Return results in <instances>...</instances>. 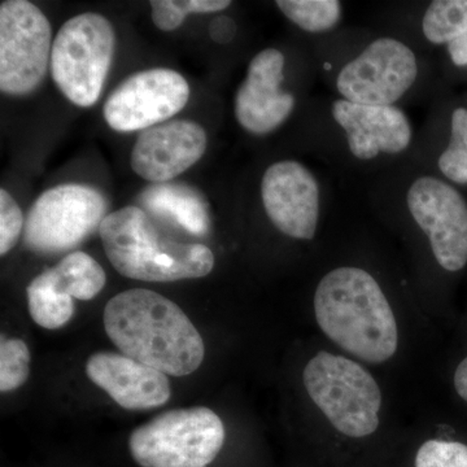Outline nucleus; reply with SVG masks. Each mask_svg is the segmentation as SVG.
Masks as SVG:
<instances>
[{"label": "nucleus", "mask_w": 467, "mask_h": 467, "mask_svg": "<svg viewBox=\"0 0 467 467\" xmlns=\"http://www.w3.org/2000/svg\"><path fill=\"white\" fill-rule=\"evenodd\" d=\"M104 328L122 355L173 377L198 370L204 342L182 309L158 292L133 288L104 309Z\"/></svg>", "instance_id": "f257e3e1"}, {"label": "nucleus", "mask_w": 467, "mask_h": 467, "mask_svg": "<svg viewBox=\"0 0 467 467\" xmlns=\"http://www.w3.org/2000/svg\"><path fill=\"white\" fill-rule=\"evenodd\" d=\"M315 313L326 337L362 361L383 364L398 350L395 315L367 270L355 266L331 270L316 290Z\"/></svg>", "instance_id": "f03ea898"}, {"label": "nucleus", "mask_w": 467, "mask_h": 467, "mask_svg": "<svg viewBox=\"0 0 467 467\" xmlns=\"http://www.w3.org/2000/svg\"><path fill=\"white\" fill-rule=\"evenodd\" d=\"M99 235L110 264L126 278L164 284L202 278L213 270L214 254L207 245L161 235L134 205L104 218Z\"/></svg>", "instance_id": "7ed1b4c3"}, {"label": "nucleus", "mask_w": 467, "mask_h": 467, "mask_svg": "<svg viewBox=\"0 0 467 467\" xmlns=\"http://www.w3.org/2000/svg\"><path fill=\"white\" fill-rule=\"evenodd\" d=\"M303 382L309 398L335 430L355 439L377 431L382 392L358 362L322 350L306 364Z\"/></svg>", "instance_id": "20e7f679"}, {"label": "nucleus", "mask_w": 467, "mask_h": 467, "mask_svg": "<svg viewBox=\"0 0 467 467\" xmlns=\"http://www.w3.org/2000/svg\"><path fill=\"white\" fill-rule=\"evenodd\" d=\"M225 438V426L211 409H175L135 429L129 451L142 467H207Z\"/></svg>", "instance_id": "39448f33"}, {"label": "nucleus", "mask_w": 467, "mask_h": 467, "mask_svg": "<svg viewBox=\"0 0 467 467\" xmlns=\"http://www.w3.org/2000/svg\"><path fill=\"white\" fill-rule=\"evenodd\" d=\"M116 48L112 24L98 14H82L58 30L51 52V73L58 90L82 109L99 99Z\"/></svg>", "instance_id": "423d86ee"}, {"label": "nucleus", "mask_w": 467, "mask_h": 467, "mask_svg": "<svg viewBox=\"0 0 467 467\" xmlns=\"http://www.w3.org/2000/svg\"><path fill=\"white\" fill-rule=\"evenodd\" d=\"M106 198L86 184H58L36 199L27 213L24 242L36 254H52L75 250L107 213Z\"/></svg>", "instance_id": "0eeeda50"}, {"label": "nucleus", "mask_w": 467, "mask_h": 467, "mask_svg": "<svg viewBox=\"0 0 467 467\" xmlns=\"http://www.w3.org/2000/svg\"><path fill=\"white\" fill-rule=\"evenodd\" d=\"M52 29L45 14L26 0L0 5V90L11 97L32 94L51 63Z\"/></svg>", "instance_id": "6e6552de"}, {"label": "nucleus", "mask_w": 467, "mask_h": 467, "mask_svg": "<svg viewBox=\"0 0 467 467\" xmlns=\"http://www.w3.org/2000/svg\"><path fill=\"white\" fill-rule=\"evenodd\" d=\"M414 52L398 39H377L340 70L337 91L344 99L364 106H392L414 85Z\"/></svg>", "instance_id": "1a4fd4ad"}, {"label": "nucleus", "mask_w": 467, "mask_h": 467, "mask_svg": "<svg viewBox=\"0 0 467 467\" xmlns=\"http://www.w3.org/2000/svg\"><path fill=\"white\" fill-rule=\"evenodd\" d=\"M190 86L180 73L164 67L128 77L104 104V119L119 133L147 130L186 107Z\"/></svg>", "instance_id": "9d476101"}, {"label": "nucleus", "mask_w": 467, "mask_h": 467, "mask_svg": "<svg viewBox=\"0 0 467 467\" xmlns=\"http://www.w3.org/2000/svg\"><path fill=\"white\" fill-rule=\"evenodd\" d=\"M411 217L429 238L436 261L448 272L467 264V202L451 184L435 177L418 178L409 187Z\"/></svg>", "instance_id": "9b49d317"}, {"label": "nucleus", "mask_w": 467, "mask_h": 467, "mask_svg": "<svg viewBox=\"0 0 467 467\" xmlns=\"http://www.w3.org/2000/svg\"><path fill=\"white\" fill-rule=\"evenodd\" d=\"M261 199L273 225L290 238L312 241L319 220V186L308 168L294 160L270 165Z\"/></svg>", "instance_id": "f8f14e48"}, {"label": "nucleus", "mask_w": 467, "mask_h": 467, "mask_svg": "<svg viewBox=\"0 0 467 467\" xmlns=\"http://www.w3.org/2000/svg\"><path fill=\"white\" fill-rule=\"evenodd\" d=\"M207 142L201 125L174 119L140 133L131 150L130 165L143 180L167 183L202 158Z\"/></svg>", "instance_id": "ddd939ff"}, {"label": "nucleus", "mask_w": 467, "mask_h": 467, "mask_svg": "<svg viewBox=\"0 0 467 467\" xmlns=\"http://www.w3.org/2000/svg\"><path fill=\"white\" fill-rule=\"evenodd\" d=\"M284 69L285 55L276 48H266L252 58L234 100L236 119L250 133L275 130L294 110V95L281 88Z\"/></svg>", "instance_id": "4468645a"}, {"label": "nucleus", "mask_w": 467, "mask_h": 467, "mask_svg": "<svg viewBox=\"0 0 467 467\" xmlns=\"http://www.w3.org/2000/svg\"><path fill=\"white\" fill-rule=\"evenodd\" d=\"M331 112L346 131L350 152L358 160H373L382 152L396 155L411 142L410 122L398 107L364 106L339 99L334 101Z\"/></svg>", "instance_id": "2eb2a0df"}, {"label": "nucleus", "mask_w": 467, "mask_h": 467, "mask_svg": "<svg viewBox=\"0 0 467 467\" xmlns=\"http://www.w3.org/2000/svg\"><path fill=\"white\" fill-rule=\"evenodd\" d=\"M86 374L128 410L159 408L171 396L167 374L122 353H94L86 362Z\"/></svg>", "instance_id": "dca6fc26"}, {"label": "nucleus", "mask_w": 467, "mask_h": 467, "mask_svg": "<svg viewBox=\"0 0 467 467\" xmlns=\"http://www.w3.org/2000/svg\"><path fill=\"white\" fill-rule=\"evenodd\" d=\"M140 201L156 216L171 220L193 235H205L211 226L207 202L187 184L153 183L144 190Z\"/></svg>", "instance_id": "f3484780"}, {"label": "nucleus", "mask_w": 467, "mask_h": 467, "mask_svg": "<svg viewBox=\"0 0 467 467\" xmlns=\"http://www.w3.org/2000/svg\"><path fill=\"white\" fill-rule=\"evenodd\" d=\"M42 275L57 294L84 301L98 296L107 282L103 267L85 252L67 254L57 266Z\"/></svg>", "instance_id": "a211bd4d"}, {"label": "nucleus", "mask_w": 467, "mask_h": 467, "mask_svg": "<svg viewBox=\"0 0 467 467\" xmlns=\"http://www.w3.org/2000/svg\"><path fill=\"white\" fill-rule=\"evenodd\" d=\"M26 295L33 321L48 330L63 327L75 315L73 297L57 294L43 275L30 282Z\"/></svg>", "instance_id": "6ab92c4d"}, {"label": "nucleus", "mask_w": 467, "mask_h": 467, "mask_svg": "<svg viewBox=\"0 0 467 467\" xmlns=\"http://www.w3.org/2000/svg\"><path fill=\"white\" fill-rule=\"evenodd\" d=\"M427 41L442 45L453 42L467 32V0H435L422 20Z\"/></svg>", "instance_id": "aec40b11"}, {"label": "nucleus", "mask_w": 467, "mask_h": 467, "mask_svg": "<svg viewBox=\"0 0 467 467\" xmlns=\"http://www.w3.org/2000/svg\"><path fill=\"white\" fill-rule=\"evenodd\" d=\"M276 7L295 26L309 33L328 32L342 18V5L337 0H278Z\"/></svg>", "instance_id": "412c9836"}, {"label": "nucleus", "mask_w": 467, "mask_h": 467, "mask_svg": "<svg viewBox=\"0 0 467 467\" xmlns=\"http://www.w3.org/2000/svg\"><path fill=\"white\" fill-rule=\"evenodd\" d=\"M441 173L456 183H467V109L451 115V142L439 158Z\"/></svg>", "instance_id": "4be33fe9"}, {"label": "nucleus", "mask_w": 467, "mask_h": 467, "mask_svg": "<svg viewBox=\"0 0 467 467\" xmlns=\"http://www.w3.org/2000/svg\"><path fill=\"white\" fill-rule=\"evenodd\" d=\"M30 352L21 339H5L0 344V391L9 392L23 386L29 378Z\"/></svg>", "instance_id": "5701e85b"}, {"label": "nucleus", "mask_w": 467, "mask_h": 467, "mask_svg": "<svg viewBox=\"0 0 467 467\" xmlns=\"http://www.w3.org/2000/svg\"><path fill=\"white\" fill-rule=\"evenodd\" d=\"M416 467H467V445L432 439L418 450Z\"/></svg>", "instance_id": "b1692460"}, {"label": "nucleus", "mask_w": 467, "mask_h": 467, "mask_svg": "<svg viewBox=\"0 0 467 467\" xmlns=\"http://www.w3.org/2000/svg\"><path fill=\"white\" fill-rule=\"evenodd\" d=\"M26 227L24 214L16 201L5 189L0 190V254L5 256L16 245Z\"/></svg>", "instance_id": "393cba45"}, {"label": "nucleus", "mask_w": 467, "mask_h": 467, "mask_svg": "<svg viewBox=\"0 0 467 467\" xmlns=\"http://www.w3.org/2000/svg\"><path fill=\"white\" fill-rule=\"evenodd\" d=\"M150 17L162 32H173L182 26L186 15L178 7L177 0H153L150 2Z\"/></svg>", "instance_id": "a878e982"}, {"label": "nucleus", "mask_w": 467, "mask_h": 467, "mask_svg": "<svg viewBox=\"0 0 467 467\" xmlns=\"http://www.w3.org/2000/svg\"><path fill=\"white\" fill-rule=\"evenodd\" d=\"M209 34H211V38L218 45H226L234 38L235 24L230 17H216L209 26Z\"/></svg>", "instance_id": "bb28decb"}, {"label": "nucleus", "mask_w": 467, "mask_h": 467, "mask_svg": "<svg viewBox=\"0 0 467 467\" xmlns=\"http://www.w3.org/2000/svg\"><path fill=\"white\" fill-rule=\"evenodd\" d=\"M448 52L456 66H467V32L448 45Z\"/></svg>", "instance_id": "cd10ccee"}, {"label": "nucleus", "mask_w": 467, "mask_h": 467, "mask_svg": "<svg viewBox=\"0 0 467 467\" xmlns=\"http://www.w3.org/2000/svg\"><path fill=\"white\" fill-rule=\"evenodd\" d=\"M454 389L457 393L467 402V358L461 361L456 368L453 378Z\"/></svg>", "instance_id": "c85d7f7f"}]
</instances>
